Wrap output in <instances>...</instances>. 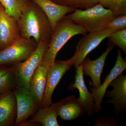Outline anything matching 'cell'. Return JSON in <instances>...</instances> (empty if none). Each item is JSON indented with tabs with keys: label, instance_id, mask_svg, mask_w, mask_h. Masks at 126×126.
<instances>
[{
	"label": "cell",
	"instance_id": "cell-1",
	"mask_svg": "<svg viewBox=\"0 0 126 126\" xmlns=\"http://www.w3.org/2000/svg\"><path fill=\"white\" fill-rule=\"evenodd\" d=\"M17 21L21 37L33 38L37 44L50 39L53 31L50 22L43 10L32 0L22 9Z\"/></svg>",
	"mask_w": 126,
	"mask_h": 126
},
{
	"label": "cell",
	"instance_id": "cell-2",
	"mask_svg": "<svg viewBox=\"0 0 126 126\" xmlns=\"http://www.w3.org/2000/svg\"><path fill=\"white\" fill-rule=\"evenodd\" d=\"M87 32L82 27L74 23L66 15L56 24L52 31L48 47L43 61L49 65L53 64L59 51L70 39L75 35H85Z\"/></svg>",
	"mask_w": 126,
	"mask_h": 126
},
{
	"label": "cell",
	"instance_id": "cell-3",
	"mask_svg": "<svg viewBox=\"0 0 126 126\" xmlns=\"http://www.w3.org/2000/svg\"><path fill=\"white\" fill-rule=\"evenodd\" d=\"M68 16L74 23L81 26L89 33L103 31L108 23L116 16L110 10L99 3L85 10L76 9Z\"/></svg>",
	"mask_w": 126,
	"mask_h": 126
},
{
	"label": "cell",
	"instance_id": "cell-4",
	"mask_svg": "<svg viewBox=\"0 0 126 126\" xmlns=\"http://www.w3.org/2000/svg\"><path fill=\"white\" fill-rule=\"evenodd\" d=\"M50 39L42 41L37 44L34 52L25 61L12 65L17 86L29 90L30 83L33 74L43 61Z\"/></svg>",
	"mask_w": 126,
	"mask_h": 126
},
{
	"label": "cell",
	"instance_id": "cell-5",
	"mask_svg": "<svg viewBox=\"0 0 126 126\" xmlns=\"http://www.w3.org/2000/svg\"><path fill=\"white\" fill-rule=\"evenodd\" d=\"M37 45L33 39L21 36L11 45L0 50V65H12L25 61Z\"/></svg>",
	"mask_w": 126,
	"mask_h": 126
},
{
	"label": "cell",
	"instance_id": "cell-6",
	"mask_svg": "<svg viewBox=\"0 0 126 126\" xmlns=\"http://www.w3.org/2000/svg\"><path fill=\"white\" fill-rule=\"evenodd\" d=\"M16 103V126H23L28 118L35 114L40 108L29 90L16 86L13 90Z\"/></svg>",
	"mask_w": 126,
	"mask_h": 126
},
{
	"label": "cell",
	"instance_id": "cell-7",
	"mask_svg": "<svg viewBox=\"0 0 126 126\" xmlns=\"http://www.w3.org/2000/svg\"><path fill=\"white\" fill-rule=\"evenodd\" d=\"M111 33V32L104 30L101 32L89 33L83 35L77 44L74 54L69 60L75 68L81 65L87 55Z\"/></svg>",
	"mask_w": 126,
	"mask_h": 126
},
{
	"label": "cell",
	"instance_id": "cell-8",
	"mask_svg": "<svg viewBox=\"0 0 126 126\" xmlns=\"http://www.w3.org/2000/svg\"><path fill=\"white\" fill-rule=\"evenodd\" d=\"M73 65L69 60H55L53 64L50 65L47 72L42 108L47 107L52 104V94L64 74Z\"/></svg>",
	"mask_w": 126,
	"mask_h": 126
},
{
	"label": "cell",
	"instance_id": "cell-9",
	"mask_svg": "<svg viewBox=\"0 0 126 126\" xmlns=\"http://www.w3.org/2000/svg\"><path fill=\"white\" fill-rule=\"evenodd\" d=\"M126 69V62L122 56L121 50L118 54L116 63L110 73L106 77L103 83L96 88L90 87L94 102V111L98 113L101 109V104L107 89L112 82Z\"/></svg>",
	"mask_w": 126,
	"mask_h": 126
},
{
	"label": "cell",
	"instance_id": "cell-10",
	"mask_svg": "<svg viewBox=\"0 0 126 126\" xmlns=\"http://www.w3.org/2000/svg\"><path fill=\"white\" fill-rule=\"evenodd\" d=\"M20 37L17 20L8 15L0 3V50L11 45Z\"/></svg>",
	"mask_w": 126,
	"mask_h": 126
},
{
	"label": "cell",
	"instance_id": "cell-11",
	"mask_svg": "<svg viewBox=\"0 0 126 126\" xmlns=\"http://www.w3.org/2000/svg\"><path fill=\"white\" fill-rule=\"evenodd\" d=\"M76 68V74L74 83L68 87L69 89H77L79 93V97L77 101L88 116H90L94 114V102L92 93L89 91L84 79V72L82 65L77 66Z\"/></svg>",
	"mask_w": 126,
	"mask_h": 126
},
{
	"label": "cell",
	"instance_id": "cell-12",
	"mask_svg": "<svg viewBox=\"0 0 126 126\" xmlns=\"http://www.w3.org/2000/svg\"><path fill=\"white\" fill-rule=\"evenodd\" d=\"M115 46L109 41L107 49L98 58L91 60L87 56L81 63L84 74L92 79L91 84L93 88L98 87L101 84V75L103 72L105 61L109 53Z\"/></svg>",
	"mask_w": 126,
	"mask_h": 126
},
{
	"label": "cell",
	"instance_id": "cell-13",
	"mask_svg": "<svg viewBox=\"0 0 126 126\" xmlns=\"http://www.w3.org/2000/svg\"><path fill=\"white\" fill-rule=\"evenodd\" d=\"M50 65L42 61L34 71L30 79L29 91L40 108L46 86L47 72Z\"/></svg>",
	"mask_w": 126,
	"mask_h": 126
},
{
	"label": "cell",
	"instance_id": "cell-14",
	"mask_svg": "<svg viewBox=\"0 0 126 126\" xmlns=\"http://www.w3.org/2000/svg\"><path fill=\"white\" fill-rule=\"evenodd\" d=\"M16 103L13 90L0 94V126L15 125Z\"/></svg>",
	"mask_w": 126,
	"mask_h": 126
},
{
	"label": "cell",
	"instance_id": "cell-15",
	"mask_svg": "<svg viewBox=\"0 0 126 126\" xmlns=\"http://www.w3.org/2000/svg\"><path fill=\"white\" fill-rule=\"evenodd\" d=\"M109 86L112 87L113 89L106 91L105 95L111 98L107 103L114 105L116 112L124 111L126 109V76L120 74Z\"/></svg>",
	"mask_w": 126,
	"mask_h": 126
},
{
	"label": "cell",
	"instance_id": "cell-16",
	"mask_svg": "<svg viewBox=\"0 0 126 126\" xmlns=\"http://www.w3.org/2000/svg\"><path fill=\"white\" fill-rule=\"evenodd\" d=\"M43 10L47 16L52 28L55 27L60 20L69 13L73 12L75 8L60 4L52 0H32Z\"/></svg>",
	"mask_w": 126,
	"mask_h": 126
},
{
	"label": "cell",
	"instance_id": "cell-17",
	"mask_svg": "<svg viewBox=\"0 0 126 126\" xmlns=\"http://www.w3.org/2000/svg\"><path fill=\"white\" fill-rule=\"evenodd\" d=\"M61 101L52 103L49 107L41 108L33 115L32 119L28 121L32 124H41L43 126H59L58 121V108Z\"/></svg>",
	"mask_w": 126,
	"mask_h": 126
},
{
	"label": "cell",
	"instance_id": "cell-18",
	"mask_svg": "<svg viewBox=\"0 0 126 126\" xmlns=\"http://www.w3.org/2000/svg\"><path fill=\"white\" fill-rule=\"evenodd\" d=\"M60 101L58 115L61 119L71 121L77 119L83 114L84 111L74 95L63 98Z\"/></svg>",
	"mask_w": 126,
	"mask_h": 126
},
{
	"label": "cell",
	"instance_id": "cell-19",
	"mask_svg": "<svg viewBox=\"0 0 126 126\" xmlns=\"http://www.w3.org/2000/svg\"><path fill=\"white\" fill-rule=\"evenodd\" d=\"M31 0H0L5 12L10 16L18 19L22 9Z\"/></svg>",
	"mask_w": 126,
	"mask_h": 126
},
{
	"label": "cell",
	"instance_id": "cell-20",
	"mask_svg": "<svg viewBox=\"0 0 126 126\" xmlns=\"http://www.w3.org/2000/svg\"><path fill=\"white\" fill-rule=\"evenodd\" d=\"M99 3L116 16L126 15V0H99Z\"/></svg>",
	"mask_w": 126,
	"mask_h": 126
},
{
	"label": "cell",
	"instance_id": "cell-21",
	"mask_svg": "<svg viewBox=\"0 0 126 126\" xmlns=\"http://www.w3.org/2000/svg\"><path fill=\"white\" fill-rule=\"evenodd\" d=\"M16 86L15 75L12 65L11 69L0 77V94L14 90Z\"/></svg>",
	"mask_w": 126,
	"mask_h": 126
},
{
	"label": "cell",
	"instance_id": "cell-22",
	"mask_svg": "<svg viewBox=\"0 0 126 126\" xmlns=\"http://www.w3.org/2000/svg\"><path fill=\"white\" fill-rule=\"evenodd\" d=\"M60 4L73 7L76 9H86L99 3V0H52Z\"/></svg>",
	"mask_w": 126,
	"mask_h": 126
},
{
	"label": "cell",
	"instance_id": "cell-23",
	"mask_svg": "<svg viewBox=\"0 0 126 126\" xmlns=\"http://www.w3.org/2000/svg\"><path fill=\"white\" fill-rule=\"evenodd\" d=\"M126 29V15L115 16L107 24L104 30L111 32Z\"/></svg>",
	"mask_w": 126,
	"mask_h": 126
},
{
	"label": "cell",
	"instance_id": "cell-24",
	"mask_svg": "<svg viewBox=\"0 0 126 126\" xmlns=\"http://www.w3.org/2000/svg\"><path fill=\"white\" fill-rule=\"evenodd\" d=\"M109 42L119 47L126 54V29L112 33L109 36Z\"/></svg>",
	"mask_w": 126,
	"mask_h": 126
},
{
	"label": "cell",
	"instance_id": "cell-25",
	"mask_svg": "<svg viewBox=\"0 0 126 126\" xmlns=\"http://www.w3.org/2000/svg\"><path fill=\"white\" fill-rule=\"evenodd\" d=\"M105 122L106 123V124L107 125V126H109V125L110 126H113L116 124V120L114 119H110L108 118L107 119L102 117H99L96 120L95 126H99L100 124L102 123L100 126H102Z\"/></svg>",
	"mask_w": 126,
	"mask_h": 126
},
{
	"label": "cell",
	"instance_id": "cell-26",
	"mask_svg": "<svg viewBox=\"0 0 126 126\" xmlns=\"http://www.w3.org/2000/svg\"><path fill=\"white\" fill-rule=\"evenodd\" d=\"M12 65H0V77L11 69Z\"/></svg>",
	"mask_w": 126,
	"mask_h": 126
}]
</instances>
